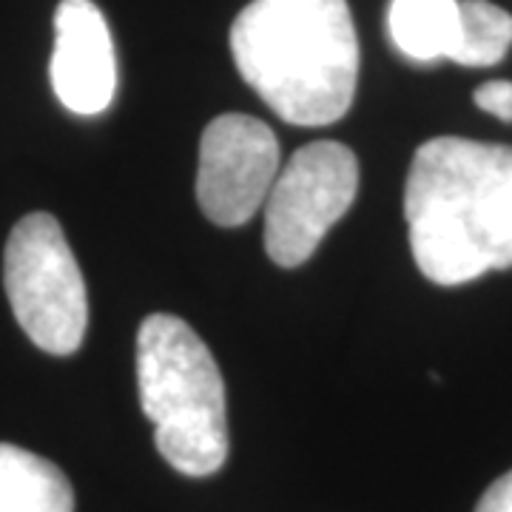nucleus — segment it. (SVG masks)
<instances>
[{"label": "nucleus", "mask_w": 512, "mask_h": 512, "mask_svg": "<svg viewBox=\"0 0 512 512\" xmlns=\"http://www.w3.org/2000/svg\"><path fill=\"white\" fill-rule=\"evenodd\" d=\"M387 29L399 52L416 63L450 60L458 37V0H393Z\"/></svg>", "instance_id": "1a4fd4ad"}, {"label": "nucleus", "mask_w": 512, "mask_h": 512, "mask_svg": "<svg viewBox=\"0 0 512 512\" xmlns=\"http://www.w3.org/2000/svg\"><path fill=\"white\" fill-rule=\"evenodd\" d=\"M49 74L57 100L72 114L94 117L111 106L117 92L114 43L92 0H60Z\"/></svg>", "instance_id": "0eeeda50"}, {"label": "nucleus", "mask_w": 512, "mask_h": 512, "mask_svg": "<svg viewBox=\"0 0 512 512\" xmlns=\"http://www.w3.org/2000/svg\"><path fill=\"white\" fill-rule=\"evenodd\" d=\"M476 512H512V470L495 478L490 490L481 495Z\"/></svg>", "instance_id": "f8f14e48"}, {"label": "nucleus", "mask_w": 512, "mask_h": 512, "mask_svg": "<svg viewBox=\"0 0 512 512\" xmlns=\"http://www.w3.org/2000/svg\"><path fill=\"white\" fill-rule=\"evenodd\" d=\"M473 100L481 111L493 114L504 123H512V83L510 80H490L478 86L473 92Z\"/></svg>", "instance_id": "9b49d317"}, {"label": "nucleus", "mask_w": 512, "mask_h": 512, "mask_svg": "<svg viewBox=\"0 0 512 512\" xmlns=\"http://www.w3.org/2000/svg\"><path fill=\"white\" fill-rule=\"evenodd\" d=\"M137 387L160 456L183 476H214L228 458L225 382L208 345L180 316L143 319Z\"/></svg>", "instance_id": "7ed1b4c3"}, {"label": "nucleus", "mask_w": 512, "mask_h": 512, "mask_svg": "<svg viewBox=\"0 0 512 512\" xmlns=\"http://www.w3.org/2000/svg\"><path fill=\"white\" fill-rule=\"evenodd\" d=\"M3 285L18 325L37 348L72 356L89 328L80 265L52 214H29L12 228L3 254Z\"/></svg>", "instance_id": "20e7f679"}, {"label": "nucleus", "mask_w": 512, "mask_h": 512, "mask_svg": "<svg viewBox=\"0 0 512 512\" xmlns=\"http://www.w3.org/2000/svg\"><path fill=\"white\" fill-rule=\"evenodd\" d=\"M242 80L291 126L342 120L359 83L348 0H254L231 26Z\"/></svg>", "instance_id": "f03ea898"}, {"label": "nucleus", "mask_w": 512, "mask_h": 512, "mask_svg": "<svg viewBox=\"0 0 512 512\" xmlns=\"http://www.w3.org/2000/svg\"><path fill=\"white\" fill-rule=\"evenodd\" d=\"M359 191L356 154L342 143L319 140L299 148L265 200V251L279 268H299L330 228L348 214Z\"/></svg>", "instance_id": "39448f33"}, {"label": "nucleus", "mask_w": 512, "mask_h": 512, "mask_svg": "<svg viewBox=\"0 0 512 512\" xmlns=\"http://www.w3.org/2000/svg\"><path fill=\"white\" fill-rule=\"evenodd\" d=\"M0 512H74L63 470L15 444H0Z\"/></svg>", "instance_id": "6e6552de"}, {"label": "nucleus", "mask_w": 512, "mask_h": 512, "mask_svg": "<svg viewBox=\"0 0 512 512\" xmlns=\"http://www.w3.org/2000/svg\"><path fill=\"white\" fill-rule=\"evenodd\" d=\"M512 46V15L490 0H458V37L450 60L467 69L501 63Z\"/></svg>", "instance_id": "9d476101"}, {"label": "nucleus", "mask_w": 512, "mask_h": 512, "mask_svg": "<svg viewBox=\"0 0 512 512\" xmlns=\"http://www.w3.org/2000/svg\"><path fill=\"white\" fill-rule=\"evenodd\" d=\"M404 217L413 259L436 285L512 268V146L427 140L407 171Z\"/></svg>", "instance_id": "f257e3e1"}, {"label": "nucleus", "mask_w": 512, "mask_h": 512, "mask_svg": "<svg viewBox=\"0 0 512 512\" xmlns=\"http://www.w3.org/2000/svg\"><path fill=\"white\" fill-rule=\"evenodd\" d=\"M276 174L279 143L262 120L222 114L202 131L197 202L214 225H245L265 205Z\"/></svg>", "instance_id": "423d86ee"}]
</instances>
